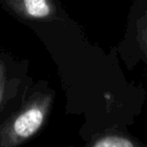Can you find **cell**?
I'll list each match as a JSON object with an SVG mask.
<instances>
[{
	"label": "cell",
	"mask_w": 147,
	"mask_h": 147,
	"mask_svg": "<svg viewBox=\"0 0 147 147\" xmlns=\"http://www.w3.org/2000/svg\"><path fill=\"white\" fill-rule=\"evenodd\" d=\"M54 102L49 83L33 82L20 103L0 119V147H18L33 139L47 124Z\"/></svg>",
	"instance_id": "1"
},
{
	"label": "cell",
	"mask_w": 147,
	"mask_h": 147,
	"mask_svg": "<svg viewBox=\"0 0 147 147\" xmlns=\"http://www.w3.org/2000/svg\"><path fill=\"white\" fill-rule=\"evenodd\" d=\"M118 52L127 67L142 62L147 68V0H134L130 6Z\"/></svg>",
	"instance_id": "4"
},
{
	"label": "cell",
	"mask_w": 147,
	"mask_h": 147,
	"mask_svg": "<svg viewBox=\"0 0 147 147\" xmlns=\"http://www.w3.org/2000/svg\"><path fill=\"white\" fill-rule=\"evenodd\" d=\"M85 145L88 147H139L144 146V142L123 130L108 129L93 134Z\"/></svg>",
	"instance_id": "5"
},
{
	"label": "cell",
	"mask_w": 147,
	"mask_h": 147,
	"mask_svg": "<svg viewBox=\"0 0 147 147\" xmlns=\"http://www.w3.org/2000/svg\"><path fill=\"white\" fill-rule=\"evenodd\" d=\"M0 6L45 42L51 33L69 18L60 0H0Z\"/></svg>",
	"instance_id": "2"
},
{
	"label": "cell",
	"mask_w": 147,
	"mask_h": 147,
	"mask_svg": "<svg viewBox=\"0 0 147 147\" xmlns=\"http://www.w3.org/2000/svg\"><path fill=\"white\" fill-rule=\"evenodd\" d=\"M29 60L0 49V119L14 109L33 83Z\"/></svg>",
	"instance_id": "3"
}]
</instances>
